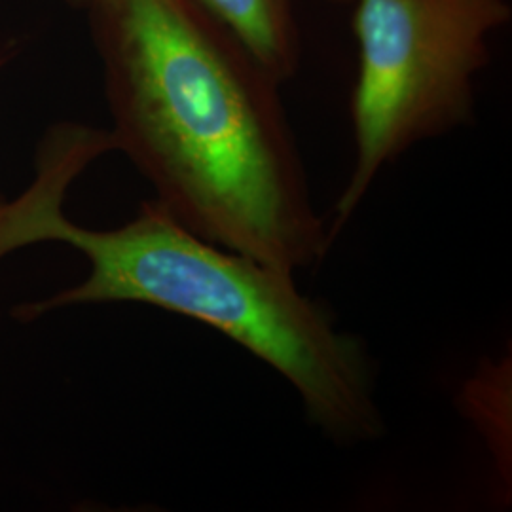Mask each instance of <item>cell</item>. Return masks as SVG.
I'll use <instances>...</instances> for the list:
<instances>
[{
  "mask_svg": "<svg viewBox=\"0 0 512 512\" xmlns=\"http://www.w3.org/2000/svg\"><path fill=\"white\" fill-rule=\"evenodd\" d=\"M112 137L190 232L296 275L332 245L281 82L196 0L90 10Z\"/></svg>",
  "mask_w": 512,
  "mask_h": 512,
  "instance_id": "cell-1",
  "label": "cell"
},
{
  "mask_svg": "<svg viewBox=\"0 0 512 512\" xmlns=\"http://www.w3.org/2000/svg\"><path fill=\"white\" fill-rule=\"evenodd\" d=\"M112 148L109 129L55 124L38 147L33 183L16 200L0 202V258L59 241L90 262L80 285L19 306V319L105 302L179 313L274 368L300 397L311 425L334 444L380 439L384 414L365 344L338 329L332 313L296 287L294 274L200 238L156 200L141 203L135 219L112 230L67 219L69 186Z\"/></svg>",
  "mask_w": 512,
  "mask_h": 512,
  "instance_id": "cell-2",
  "label": "cell"
},
{
  "mask_svg": "<svg viewBox=\"0 0 512 512\" xmlns=\"http://www.w3.org/2000/svg\"><path fill=\"white\" fill-rule=\"evenodd\" d=\"M359 74L351 95L355 160L330 234L348 224L385 165L473 122L475 80L507 0H353Z\"/></svg>",
  "mask_w": 512,
  "mask_h": 512,
  "instance_id": "cell-3",
  "label": "cell"
},
{
  "mask_svg": "<svg viewBox=\"0 0 512 512\" xmlns=\"http://www.w3.org/2000/svg\"><path fill=\"white\" fill-rule=\"evenodd\" d=\"M283 84L300 65V31L291 0H196Z\"/></svg>",
  "mask_w": 512,
  "mask_h": 512,
  "instance_id": "cell-4",
  "label": "cell"
},
{
  "mask_svg": "<svg viewBox=\"0 0 512 512\" xmlns=\"http://www.w3.org/2000/svg\"><path fill=\"white\" fill-rule=\"evenodd\" d=\"M69 4H73L76 8H84V10H90L92 6H95L99 0H67Z\"/></svg>",
  "mask_w": 512,
  "mask_h": 512,
  "instance_id": "cell-5",
  "label": "cell"
},
{
  "mask_svg": "<svg viewBox=\"0 0 512 512\" xmlns=\"http://www.w3.org/2000/svg\"><path fill=\"white\" fill-rule=\"evenodd\" d=\"M329 2H336V4H349V2H353V0H329Z\"/></svg>",
  "mask_w": 512,
  "mask_h": 512,
  "instance_id": "cell-6",
  "label": "cell"
},
{
  "mask_svg": "<svg viewBox=\"0 0 512 512\" xmlns=\"http://www.w3.org/2000/svg\"><path fill=\"white\" fill-rule=\"evenodd\" d=\"M2 63H4V57H2V55H0V67H2Z\"/></svg>",
  "mask_w": 512,
  "mask_h": 512,
  "instance_id": "cell-7",
  "label": "cell"
}]
</instances>
